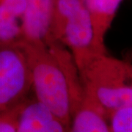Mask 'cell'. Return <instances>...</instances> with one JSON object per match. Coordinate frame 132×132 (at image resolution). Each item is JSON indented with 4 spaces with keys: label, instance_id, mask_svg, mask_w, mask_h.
Masks as SVG:
<instances>
[{
    "label": "cell",
    "instance_id": "cell-9",
    "mask_svg": "<svg viewBox=\"0 0 132 132\" xmlns=\"http://www.w3.org/2000/svg\"><path fill=\"white\" fill-rule=\"evenodd\" d=\"M110 118L112 132H132V106L118 109Z\"/></svg>",
    "mask_w": 132,
    "mask_h": 132
},
{
    "label": "cell",
    "instance_id": "cell-3",
    "mask_svg": "<svg viewBox=\"0 0 132 132\" xmlns=\"http://www.w3.org/2000/svg\"><path fill=\"white\" fill-rule=\"evenodd\" d=\"M54 41L70 48L79 71L95 57L106 54L97 45L89 13L82 0H55L52 27Z\"/></svg>",
    "mask_w": 132,
    "mask_h": 132
},
{
    "label": "cell",
    "instance_id": "cell-10",
    "mask_svg": "<svg viewBox=\"0 0 132 132\" xmlns=\"http://www.w3.org/2000/svg\"><path fill=\"white\" fill-rule=\"evenodd\" d=\"M24 104L21 101L0 113V132H16L19 114Z\"/></svg>",
    "mask_w": 132,
    "mask_h": 132
},
{
    "label": "cell",
    "instance_id": "cell-2",
    "mask_svg": "<svg viewBox=\"0 0 132 132\" xmlns=\"http://www.w3.org/2000/svg\"><path fill=\"white\" fill-rule=\"evenodd\" d=\"M84 93L108 117L118 109L132 106V83L127 62L98 55L79 71Z\"/></svg>",
    "mask_w": 132,
    "mask_h": 132
},
{
    "label": "cell",
    "instance_id": "cell-1",
    "mask_svg": "<svg viewBox=\"0 0 132 132\" xmlns=\"http://www.w3.org/2000/svg\"><path fill=\"white\" fill-rule=\"evenodd\" d=\"M23 41L36 98L69 126L84 90L74 60L57 43Z\"/></svg>",
    "mask_w": 132,
    "mask_h": 132
},
{
    "label": "cell",
    "instance_id": "cell-8",
    "mask_svg": "<svg viewBox=\"0 0 132 132\" xmlns=\"http://www.w3.org/2000/svg\"><path fill=\"white\" fill-rule=\"evenodd\" d=\"M91 19L97 45L106 50L104 39L123 0H82Z\"/></svg>",
    "mask_w": 132,
    "mask_h": 132
},
{
    "label": "cell",
    "instance_id": "cell-7",
    "mask_svg": "<svg viewBox=\"0 0 132 132\" xmlns=\"http://www.w3.org/2000/svg\"><path fill=\"white\" fill-rule=\"evenodd\" d=\"M106 118L98 106L84 93L81 102L72 117L69 132H112Z\"/></svg>",
    "mask_w": 132,
    "mask_h": 132
},
{
    "label": "cell",
    "instance_id": "cell-4",
    "mask_svg": "<svg viewBox=\"0 0 132 132\" xmlns=\"http://www.w3.org/2000/svg\"><path fill=\"white\" fill-rule=\"evenodd\" d=\"M31 88L29 66L22 48L0 46V113L23 101Z\"/></svg>",
    "mask_w": 132,
    "mask_h": 132
},
{
    "label": "cell",
    "instance_id": "cell-11",
    "mask_svg": "<svg viewBox=\"0 0 132 132\" xmlns=\"http://www.w3.org/2000/svg\"><path fill=\"white\" fill-rule=\"evenodd\" d=\"M127 71L130 81L132 83V64H130V63L127 62Z\"/></svg>",
    "mask_w": 132,
    "mask_h": 132
},
{
    "label": "cell",
    "instance_id": "cell-5",
    "mask_svg": "<svg viewBox=\"0 0 132 132\" xmlns=\"http://www.w3.org/2000/svg\"><path fill=\"white\" fill-rule=\"evenodd\" d=\"M55 0H27L23 21L24 41L54 42L52 27Z\"/></svg>",
    "mask_w": 132,
    "mask_h": 132
},
{
    "label": "cell",
    "instance_id": "cell-6",
    "mask_svg": "<svg viewBox=\"0 0 132 132\" xmlns=\"http://www.w3.org/2000/svg\"><path fill=\"white\" fill-rule=\"evenodd\" d=\"M62 123L38 100L24 102L19 114L16 132H54Z\"/></svg>",
    "mask_w": 132,
    "mask_h": 132
}]
</instances>
